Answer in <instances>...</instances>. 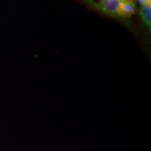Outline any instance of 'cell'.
I'll return each instance as SVG.
<instances>
[{
  "instance_id": "obj_1",
  "label": "cell",
  "mask_w": 151,
  "mask_h": 151,
  "mask_svg": "<svg viewBox=\"0 0 151 151\" xmlns=\"http://www.w3.org/2000/svg\"><path fill=\"white\" fill-rule=\"evenodd\" d=\"M94 6L105 14L122 19L130 18L137 11L135 0H101L99 3H94Z\"/></svg>"
},
{
  "instance_id": "obj_2",
  "label": "cell",
  "mask_w": 151,
  "mask_h": 151,
  "mask_svg": "<svg viewBox=\"0 0 151 151\" xmlns=\"http://www.w3.org/2000/svg\"><path fill=\"white\" fill-rule=\"evenodd\" d=\"M139 14L145 28L150 32L151 29V1H146L140 6Z\"/></svg>"
},
{
  "instance_id": "obj_3",
  "label": "cell",
  "mask_w": 151,
  "mask_h": 151,
  "mask_svg": "<svg viewBox=\"0 0 151 151\" xmlns=\"http://www.w3.org/2000/svg\"><path fill=\"white\" fill-rule=\"evenodd\" d=\"M136 1H138L140 4H142L146 2V1H151V0H136Z\"/></svg>"
}]
</instances>
